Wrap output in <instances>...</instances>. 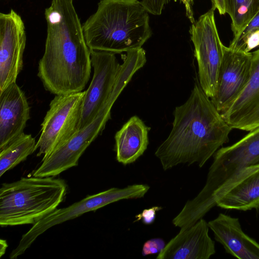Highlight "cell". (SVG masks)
<instances>
[{
    "label": "cell",
    "mask_w": 259,
    "mask_h": 259,
    "mask_svg": "<svg viewBox=\"0 0 259 259\" xmlns=\"http://www.w3.org/2000/svg\"><path fill=\"white\" fill-rule=\"evenodd\" d=\"M45 16L47 37L37 75L55 95L82 92L90 79L91 50L73 0H52Z\"/></svg>",
    "instance_id": "1"
},
{
    "label": "cell",
    "mask_w": 259,
    "mask_h": 259,
    "mask_svg": "<svg viewBox=\"0 0 259 259\" xmlns=\"http://www.w3.org/2000/svg\"><path fill=\"white\" fill-rule=\"evenodd\" d=\"M173 114L172 130L155 152L164 170L180 164L201 167L229 141L232 128L197 82Z\"/></svg>",
    "instance_id": "2"
},
{
    "label": "cell",
    "mask_w": 259,
    "mask_h": 259,
    "mask_svg": "<svg viewBox=\"0 0 259 259\" xmlns=\"http://www.w3.org/2000/svg\"><path fill=\"white\" fill-rule=\"evenodd\" d=\"M82 29L90 50L114 54L142 48L152 34L149 12L139 0H100Z\"/></svg>",
    "instance_id": "3"
},
{
    "label": "cell",
    "mask_w": 259,
    "mask_h": 259,
    "mask_svg": "<svg viewBox=\"0 0 259 259\" xmlns=\"http://www.w3.org/2000/svg\"><path fill=\"white\" fill-rule=\"evenodd\" d=\"M67 190L65 181L53 177L22 178L3 184L0 189L1 226L34 225L57 209Z\"/></svg>",
    "instance_id": "4"
},
{
    "label": "cell",
    "mask_w": 259,
    "mask_h": 259,
    "mask_svg": "<svg viewBox=\"0 0 259 259\" xmlns=\"http://www.w3.org/2000/svg\"><path fill=\"white\" fill-rule=\"evenodd\" d=\"M149 188L146 184H134L123 188H111L89 195L68 207L56 209L33 225L22 235L17 246L11 252L10 258L15 259L22 255L39 235L51 227L120 200L142 198Z\"/></svg>",
    "instance_id": "5"
},
{
    "label": "cell",
    "mask_w": 259,
    "mask_h": 259,
    "mask_svg": "<svg viewBox=\"0 0 259 259\" xmlns=\"http://www.w3.org/2000/svg\"><path fill=\"white\" fill-rule=\"evenodd\" d=\"M259 164V127L234 144L219 149L213 155L206 183L197 195L206 206L211 205L213 194L243 168Z\"/></svg>",
    "instance_id": "6"
},
{
    "label": "cell",
    "mask_w": 259,
    "mask_h": 259,
    "mask_svg": "<svg viewBox=\"0 0 259 259\" xmlns=\"http://www.w3.org/2000/svg\"><path fill=\"white\" fill-rule=\"evenodd\" d=\"M84 91L56 95L41 124L35 151L42 159L67 142L78 131Z\"/></svg>",
    "instance_id": "7"
},
{
    "label": "cell",
    "mask_w": 259,
    "mask_h": 259,
    "mask_svg": "<svg viewBox=\"0 0 259 259\" xmlns=\"http://www.w3.org/2000/svg\"><path fill=\"white\" fill-rule=\"evenodd\" d=\"M116 85L112 94L96 118L83 128L79 130L64 144L42 159L41 165L33 172L36 177H55L78 164L86 149L104 129L111 118V110L122 91Z\"/></svg>",
    "instance_id": "8"
},
{
    "label": "cell",
    "mask_w": 259,
    "mask_h": 259,
    "mask_svg": "<svg viewBox=\"0 0 259 259\" xmlns=\"http://www.w3.org/2000/svg\"><path fill=\"white\" fill-rule=\"evenodd\" d=\"M214 10L212 7L201 15L189 29L198 63L199 84L209 98L214 94L224 47L216 26Z\"/></svg>",
    "instance_id": "9"
},
{
    "label": "cell",
    "mask_w": 259,
    "mask_h": 259,
    "mask_svg": "<svg viewBox=\"0 0 259 259\" xmlns=\"http://www.w3.org/2000/svg\"><path fill=\"white\" fill-rule=\"evenodd\" d=\"M115 54L91 50L94 73L84 91L78 130L96 118L112 94L121 66Z\"/></svg>",
    "instance_id": "10"
},
{
    "label": "cell",
    "mask_w": 259,
    "mask_h": 259,
    "mask_svg": "<svg viewBox=\"0 0 259 259\" xmlns=\"http://www.w3.org/2000/svg\"><path fill=\"white\" fill-rule=\"evenodd\" d=\"M26 36L21 17L14 10L0 13V92L16 82L23 66Z\"/></svg>",
    "instance_id": "11"
},
{
    "label": "cell",
    "mask_w": 259,
    "mask_h": 259,
    "mask_svg": "<svg viewBox=\"0 0 259 259\" xmlns=\"http://www.w3.org/2000/svg\"><path fill=\"white\" fill-rule=\"evenodd\" d=\"M251 61L252 53L224 46L214 94L210 98L220 113L229 107L247 84Z\"/></svg>",
    "instance_id": "12"
},
{
    "label": "cell",
    "mask_w": 259,
    "mask_h": 259,
    "mask_svg": "<svg viewBox=\"0 0 259 259\" xmlns=\"http://www.w3.org/2000/svg\"><path fill=\"white\" fill-rule=\"evenodd\" d=\"M246 211L259 208V164L246 167L217 190L212 206Z\"/></svg>",
    "instance_id": "13"
},
{
    "label": "cell",
    "mask_w": 259,
    "mask_h": 259,
    "mask_svg": "<svg viewBox=\"0 0 259 259\" xmlns=\"http://www.w3.org/2000/svg\"><path fill=\"white\" fill-rule=\"evenodd\" d=\"M221 114L232 128L250 132L259 127V49L252 52L248 81L229 107Z\"/></svg>",
    "instance_id": "14"
},
{
    "label": "cell",
    "mask_w": 259,
    "mask_h": 259,
    "mask_svg": "<svg viewBox=\"0 0 259 259\" xmlns=\"http://www.w3.org/2000/svg\"><path fill=\"white\" fill-rule=\"evenodd\" d=\"M208 223L203 218L186 228H181L157 259H208L215 252L214 241L208 234Z\"/></svg>",
    "instance_id": "15"
},
{
    "label": "cell",
    "mask_w": 259,
    "mask_h": 259,
    "mask_svg": "<svg viewBox=\"0 0 259 259\" xmlns=\"http://www.w3.org/2000/svg\"><path fill=\"white\" fill-rule=\"evenodd\" d=\"M29 118L27 99L16 82L0 92V150L24 133Z\"/></svg>",
    "instance_id": "16"
},
{
    "label": "cell",
    "mask_w": 259,
    "mask_h": 259,
    "mask_svg": "<svg viewBox=\"0 0 259 259\" xmlns=\"http://www.w3.org/2000/svg\"><path fill=\"white\" fill-rule=\"evenodd\" d=\"M208 225L227 253L239 259H259V243L244 233L238 218L220 213Z\"/></svg>",
    "instance_id": "17"
},
{
    "label": "cell",
    "mask_w": 259,
    "mask_h": 259,
    "mask_svg": "<svg viewBox=\"0 0 259 259\" xmlns=\"http://www.w3.org/2000/svg\"><path fill=\"white\" fill-rule=\"evenodd\" d=\"M150 130L139 117H131L115 135L117 160L126 165L142 156L149 144Z\"/></svg>",
    "instance_id": "18"
},
{
    "label": "cell",
    "mask_w": 259,
    "mask_h": 259,
    "mask_svg": "<svg viewBox=\"0 0 259 259\" xmlns=\"http://www.w3.org/2000/svg\"><path fill=\"white\" fill-rule=\"evenodd\" d=\"M36 145L35 139L24 133L0 150V176L32 154Z\"/></svg>",
    "instance_id": "19"
},
{
    "label": "cell",
    "mask_w": 259,
    "mask_h": 259,
    "mask_svg": "<svg viewBox=\"0 0 259 259\" xmlns=\"http://www.w3.org/2000/svg\"><path fill=\"white\" fill-rule=\"evenodd\" d=\"M226 13L231 19L234 37L238 35L259 11V0H225Z\"/></svg>",
    "instance_id": "20"
},
{
    "label": "cell",
    "mask_w": 259,
    "mask_h": 259,
    "mask_svg": "<svg viewBox=\"0 0 259 259\" xmlns=\"http://www.w3.org/2000/svg\"><path fill=\"white\" fill-rule=\"evenodd\" d=\"M259 30V11L248 25L236 36L234 37L229 47L243 51L248 37L253 32Z\"/></svg>",
    "instance_id": "21"
},
{
    "label": "cell",
    "mask_w": 259,
    "mask_h": 259,
    "mask_svg": "<svg viewBox=\"0 0 259 259\" xmlns=\"http://www.w3.org/2000/svg\"><path fill=\"white\" fill-rule=\"evenodd\" d=\"M166 245L164 240L160 238H152L146 241L143 244L142 254L146 256L161 252Z\"/></svg>",
    "instance_id": "22"
},
{
    "label": "cell",
    "mask_w": 259,
    "mask_h": 259,
    "mask_svg": "<svg viewBox=\"0 0 259 259\" xmlns=\"http://www.w3.org/2000/svg\"><path fill=\"white\" fill-rule=\"evenodd\" d=\"M170 0H142L141 2L149 13L159 16Z\"/></svg>",
    "instance_id": "23"
},
{
    "label": "cell",
    "mask_w": 259,
    "mask_h": 259,
    "mask_svg": "<svg viewBox=\"0 0 259 259\" xmlns=\"http://www.w3.org/2000/svg\"><path fill=\"white\" fill-rule=\"evenodd\" d=\"M162 209L161 206H153L144 209L142 212L136 215V220L134 222L142 220V223L146 225L152 224L155 218L156 212Z\"/></svg>",
    "instance_id": "24"
},
{
    "label": "cell",
    "mask_w": 259,
    "mask_h": 259,
    "mask_svg": "<svg viewBox=\"0 0 259 259\" xmlns=\"http://www.w3.org/2000/svg\"><path fill=\"white\" fill-rule=\"evenodd\" d=\"M259 46V30L252 33L245 42L243 51L248 53Z\"/></svg>",
    "instance_id": "25"
},
{
    "label": "cell",
    "mask_w": 259,
    "mask_h": 259,
    "mask_svg": "<svg viewBox=\"0 0 259 259\" xmlns=\"http://www.w3.org/2000/svg\"><path fill=\"white\" fill-rule=\"evenodd\" d=\"M178 0H175V2ZM182 2L185 5L186 9V14L187 17L189 19L190 21L193 24L195 22L194 18L193 16V11L192 6L193 4L194 0H179Z\"/></svg>",
    "instance_id": "26"
},
{
    "label": "cell",
    "mask_w": 259,
    "mask_h": 259,
    "mask_svg": "<svg viewBox=\"0 0 259 259\" xmlns=\"http://www.w3.org/2000/svg\"><path fill=\"white\" fill-rule=\"evenodd\" d=\"M212 7L217 9L221 15H224L226 13L225 0H211Z\"/></svg>",
    "instance_id": "27"
},
{
    "label": "cell",
    "mask_w": 259,
    "mask_h": 259,
    "mask_svg": "<svg viewBox=\"0 0 259 259\" xmlns=\"http://www.w3.org/2000/svg\"><path fill=\"white\" fill-rule=\"evenodd\" d=\"M0 256L1 257L5 253L8 244L6 240L1 239L0 241Z\"/></svg>",
    "instance_id": "28"
}]
</instances>
